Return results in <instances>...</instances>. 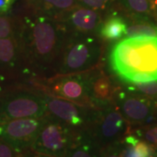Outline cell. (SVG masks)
<instances>
[{
	"label": "cell",
	"instance_id": "obj_1",
	"mask_svg": "<svg viewBox=\"0 0 157 157\" xmlns=\"http://www.w3.org/2000/svg\"><path fill=\"white\" fill-rule=\"evenodd\" d=\"M17 39L28 73L41 78L56 75L69 31L56 17L37 13L18 21Z\"/></svg>",
	"mask_w": 157,
	"mask_h": 157
},
{
	"label": "cell",
	"instance_id": "obj_2",
	"mask_svg": "<svg viewBox=\"0 0 157 157\" xmlns=\"http://www.w3.org/2000/svg\"><path fill=\"white\" fill-rule=\"evenodd\" d=\"M109 62L113 73L128 83L157 79V37L125 38L112 47Z\"/></svg>",
	"mask_w": 157,
	"mask_h": 157
},
{
	"label": "cell",
	"instance_id": "obj_3",
	"mask_svg": "<svg viewBox=\"0 0 157 157\" xmlns=\"http://www.w3.org/2000/svg\"><path fill=\"white\" fill-rule=\"evenodd\" d=\"M103 42L97 34L69 32L56 75L84 73L99 66L103 54Z\"/></svg>",
	"mask_w": 157,
	"mask_h": 157
},
{
	"label": "cell",
	"instance_id": "obj_4",
	"mask_svg": "<svg viewBox=\"0 0 157 157\" xmlns=\"http://www.w3.org/2000/svg\"><path fill=\"white\" fill-rule=\"evenodd\" d=\"M84 129L101 149L121 141L130 132L129 125L114 102L94 109Z\"/></svg>",
	"mask_w": 157,
	"mask_h": 157
},
{
	"label": "cell",
	"instance_id": "obj_5",
	"mask_svg": "<svg viewBox=\"0 0 157 157\" xmlns=\"http://www.w3.org/2000/svg\"><path fill=\"white\" fill-rule=\"evenodd\" d=\"M46 94L33 88H17L0 95V123L11 120L43 117L46 113Z\"/></svg>",
	"mask_w": 157,
	"mask_h": 157
},
{
	"label": "cell",
	"instance_id": "obj_6",
	"mask_svg": "<svg viewBox=\"0 0 157 157\" xmlns=\"http://www.w3.org/2000/svg\"><path fill=\"white\" fill-rule=\"evenodd\" d=\"M78 128L45 115L31 149L54 157H66Z\"/></svg>",
	"mask_w": 157,
	"mask_h": 157
},
{
	"label": "cell",
	"instance_id": "obj_7",
	"mask_svg": "<svg viewBox=\"0 0 157 157\" xmlns=\"http://www.w3.org/2000/svg\"><path fill=\"white\" fill-rule=\"evenodd\" d=\"M42 86L48 95L65 99L80 106L96 109L90 96L86 72L54 75L47 78L45 84Z\"/></svg>",
	"mask_w": 157,
	"mask_h": 157
},
{
	"label": "cell",
	"instance_id": "obj_8",
	"mask_svg": "<svg viewBox=\"0 0 157 157\" xmlns=\"http://www.w3.org/2000/svg\"><path fill=\"white\" fill-rule=\"evenodd\" d=\"M114 103L129 125L130 130L157 123L156 103L144 96L120 86L115 94Z\"/></svg>",
	"mask_w": 157,
	"mask_h": 157
},
{
	"label": "cell",
	"instance_id": "obj_9",
	"mask_svg": "<svg viewBox=\"0 0 157 157\" xmlns=\"http://www.w3.org/2000/svg\"><path fill=\"white\" fill-rule=\"evenodd\" d=\"M44 120L45 116L21 118L0 123V138L25 151L33 143Z\"/></svg>",
	"mask_w": 157,
	"mask_h": 157
},
{
	"label": "cell",
	"instance_id": "obj_10",
	"mask_svg": "<svg viewBox=\"0 0 157 157\" xmlns=\"http://www.w3.org/2000/svg\"><path fill=\"white\" fill-rule=\"evenodd\" d=\"M45 115L54 118L74 128H85L93 108L83 107L73 101L46 94Z\"/></svg>",
	"mask_w": 157,
	"mask_h": 157
},
{
	"label": "cell",
	"instance_id": "obj_11",
	"mask_svg": "<svg viewBox=\"0 0 157 157\" xmlns=\"http://www.w3.org/2000/svg\"><path fill=\"white\" fill-rule=\"evenodd\" d=\"M86 73L90 96L96 109L113 103L115 94L120 88L114 80L100 66L87 71Z\"/></svg>",
	"mask_w": 157,
	"mask_h": 157
},
{
	"label": "cell",
	"instance_id": "obj_12",
	"mask_svg": "<svg viewBox=\"0 0 157 157\" xmlns=\"http://www.w3.org/2000/svg\"><path fill=\"white\" fill-rule=\"evenodd\" d=\"M103 17L104 16L100 11L78 5L58 19L66 25L69 32L97 34Z\"/></svg>",
	"mask_w": 157,
	"mask_h": 157
},
{
	"label": "cell",
	"instance_id": "obj_13",
	"mask_svg": "<svg viewBox=\"0 0 157 157\" xmlns=\"http://www.w3.org/2000/svg\"><path fill=\"white\" fill-rule=\"evenodd\" d=\"M0 72L28 73L17 37L0 39Z\"/></svg>",
	"mask_w": 157,
	"mask_h": 157
},
{
	"label": "cell",
	"instance_id": "obj_14",
	"mask_svg": "<svg viewBox=\"0 0 157 157\" xmlns=\"http://www.w3.org/2000/svg\"><path fill=\"white\" fill-rule=\"evenodd\" d=\"M126 30L127 21L123 14L117 11H111L103 17L97 35L103 41L112 42L125 36Z\"/></svg>",
	"mask_w": 157,
	"mask_h": 157
},
{
	"label": "cell",
	"instance_id": "obj_15",
	"mask_svg": "<svg viewBox=\"0 0 157 157\" xmlns=\"http://www.w3.org/2000/svg\"><path fill=\"white\" fill-rule=\"evenodd\" d=\"M101 147L84 128L78 129L66 157H99Z\"/></svg>",
	"mask_w": 157,
	"mask_h": 157
},
{
	"label": "cell",
	"instance_id": "obj_16",
	"mask_svg": "<svg viewBox=\"0 0 157 157\" xmlns=\"http://www.w3.org/2000/svg\"><path fill=\"white\" fill-rule=\"evenodd\" d=\"M127 21L126 38L157 37V24L146 17L133 14H123Z\"/></svg>",
	"mask_w": 157,
	"mask_h": 157
},
{
	"label": "cell",
	"instance_id": "obj_17",
	"mask_svg": "<svg viewBox=\"0 0 157 157\" xmlns=\"http://www.w3.org/2000/svg\"><path fill=\"white\" fill-rule=\"evenodd\" d=\"M125 13L146 17L157 24L155 0H119Z\"/></svg>",
	"mask_w": 157,
	"mask_h": 157
},
{
	"label": "cell",
	"instance_id": "obj_18",
	"mask_svg": "<svg viewBox=\"0 0 157 157\" xmlns=\"http://www.w3.org/2000/svg\"><path fill=\"white\" fill-rule=\"evenodd\" d=\"M40 13L59 18L64 13L78 6L77 0H34Z\"/></svg>",
	"mask_w": 157,
	"mask_h": 157
},
{
	"label": "cell",
	"instance_id": "obj_19",
	"mask_svg": "<svg viewBox=\"0 0 157 157\" xmlns=\"http://www.w3.org/2000/svg\"><path fill=\"white\" fill-rule=\"evenodd\" d=\"M126 89L144 96L155 102L157 105V79L148 82H140L128 85Z\"/></svg>",
	"mask_w": 157,
	"mask_h": 157
},
{
	"label": "cell",
	"instance_id": "obj_20",
	"mask_svg": "<svg viewBox=\"0 0 157 157\" xmlns=\"http://www.w3.org/2000/svg\"><path fill=\"white\" fill-rule=\"evenodd\" d=\"M19 23L10 15L0 13V39L17 37Z\"/></svg>",
	"mask_w": 157,
	"mask_h": 157
},
{
	"label": "cell",
	"instance_id": "obj_21",
	"mask_svg": "<svg viewBox=\"0 0 157 157\" xmlns=\"http://www.w3.org/2000/svg\"><path fill=\"white\" fill-rule=\"evenodd\" d=\"M129 133L134 134L138 138L145 140L154 147L157 148V123L131 129Z\"/></svg>",
	"mask_w": 157,
	"mask_h": 157
},
{
	"label": "cell",
	"instance_id": "obj_22",
	"mask_svg": "<svg viewBox=\"0 0 157 157\" xmlns=\"http://www.w3.org/2000/svg\"><path fill=\"white\" fill-rule=\"evenodd\" d=\"M78 5L95 11L103 12L110 9L114 0H77Z\"/></svg>",
	"mask_w": 157,
	"mask_h": 157
},
{
	"label": "cell",
	"instance_id": "obj_23",
	"mask_svg": "<svg viewBox=\"0 0 157 157\" xmlns=\"http://www.w3.org/2000/svg\"><path fill=\"white\" fill-rule=\"evenodd\" d=\"M25 151L17 148L7 140L0 138V157H25Z\"/></svg>",
	"mask_w": 157,
	"mask_h": 157
},
{
	"label": "cell",
	"instance_id": "obj_24",
	"mask_svg": "<svg viewBox=\"0 0 157 157\" xmlns=\"http://www.w3.org/2000/svg\"><path fill=\"white\" fill-rule=\"evenodd\" d=\"M123 150V142H116L101 148L99 157H124Z\"/></svg>",
	"mask_w": 157,
	"mask_h": 157
},
{
	"label": "cell",
	"instance_id": "obj_25",
	"mask_svg": "<svg viewBox=\"0 0 157 157\" xmlns=\"http://www.w3.org/2000/svg\"><path fill=\"white\" fill-rule=\"evenodd\" d=\"M17 0H0V13H6L12 9Z\"/></svg>",
	"mask_w": 157,
	"mask_h": 157
},
{
	"label": "cell",
	"instance_id": "obj_26",
	"mask_svg": "<svg viewBox=\"0 0 157 157\" xmlns=\"http://www.w3.org/2000/svg\"><path fill=\"white\" fill-rule=\"evenodd\" d=\"M24 155H25V157H54L47 155H44V154H41V153H39V152L33 151L31 148L25 150Z\"/></svg>",
	"mask_w": 157,
	"mask_h": 157
},
{
	"label": "cell",
	"instance_id": "obj_27",
	"mask_svg": "<svg viewBox=\"0 0 157 157\" xmlns=\"http://www.w3.org/2000/svg\"><path fill=\"white\" fill-rule=\"evenodd\" d=\"M155 157H157V154L155 153Z\"/></svg>",
	"mask_w": 157,
	"mask_h": 157
},
{
	"label": "cell",
	"instance_id": "obj_28",
	"mask_svg": "<svg viewBox=\"0 0 157 157\" xmlns=\"http://www.w3.org/2000/svg\"><path fill=\"white\" fill-rule=\"evenodd\" d=\"M155 153H156V154H157V148H155Z\"/></svg>",
	"mask_w": 157,
	"mask_h": 157
},
{
	"label": "cell",
	"instance_id": "obj_29",
	"mask_svg": "<svg viewBox=\"0 0 157 157\" xmlns=\"http://www.w3.org/2000/svg\"><path fill=\"white\" fill-rule=\"evenodd\" d=\"M155 2H156V8H157V0H155Z\"/></svg>",
	"mask_w": 157,
	"mask_h": 157
},
{
	"label": "cell",
	"instance_id": "obj_30",
	"mask_svg": "<svg viewBox=\"0 0 157 157\" xmlns=\"http://www.w3.org/2000/svg\"><path fill=\"white\" fill-rule=\"evenodd\" d=\"M156 115H157V107H156Z\"/></svg>",
	"mask_w": 157,
	"mask_h": 157
},
{
	"label": "cell",
	"instance_id": "obj_31",
	"mask_svg": "<svg viewBox=\"0 0 157 157\" xmlns=\"http://www.w3.org/2000/svg\"><path fill=\"white\" fill-rule=\"evenodd\" d=\"M153 157H155V156H153Z\"/></svg>",
	"mask_w": 157,
	"mask_h": 157
}]
</instances>
